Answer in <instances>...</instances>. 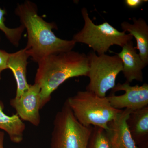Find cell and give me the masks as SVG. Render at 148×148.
Here are the masks:
<instances>
[{"label":"cell","instance_id":"5bb4252c","mask_svg":"<svg viewBox=\"0 0 148 148\" xmlns=\"http://www.w3.org/2000/svg\"><path fill=\"white\" fill-rule=\"evenodd\" d=\"M4 106L0 101V129L8 134L13 143L18 144L23 141L26 125L17 114L10 116L3 112Z\"/></svg>","mask_w":148,"mask_h":148},{"label":"cell","instance_id":"3957f363","mask_svg":"<svg viewBox=\"0 0 148 148\" xmlns=\"http://www.w3.org/2000/svg\"><path fill=\"white\" fill-rule=\"evenodd\" d=\"M66 102L80 123L86 127H98L106 130L108 123L123 110L113 108L106 96L99 97L86 90L78 91Z\"/></svg>","mask_w":148,"mask_h":148},{"label":"cell","instance_id":"7a4b0ae2","mask_svg":"<svg viewBox=\"0 0 148 148\" xmlns=\"http://www.w3.org/2000/svg\"><path fill=\"white\" fill-rule=\"evenodd\" d=\"M38 64L34 83L40 88L42 108L50 101L52 93L66 80L88 77L89 71L87 55L73 50L48 56Z\"/></svg>","mask_w":148,"mask_h":148},{"label":"cell","instance_id":"ffe728a7","mask_svg":"<svg viewBox=\"0 0 148 148\" xmlns=\"http://www.w3.org/2000/svg\"><path fill=\"white\" fill-rule=\"evenodd\" d=\"M0 40H1V36H0Z\"/></svg>","mask_w":148,"mask_h":148},{"label":"cell","instance_id":"d6986e66","mask_svg":"<svg viewBox=\"0 0 148 148\" xmlns=\"http://www.w3.org/2000/svg\"><path fill=\"white\" fill-rule=\"evenodd\" d=\"M4 138V132L3 131L0 130V148H4L3 146Z\"/></svg>","mask_w":148,"mask_h":148},{"label":"cell","instance_id":"ba28073f","mask_svg":"<svg viewBox=\"0 0 148 148\" xmlns=\"http://www.w3.org/2000/svg\"><path fill=\"white\" fill-rule=\"evenodd\" d=\"M10 105L23 121L38 126L40 123V110L42 108L40 88L38 85L30 84L29 89L20 97L11 99Z\"/></svg>","mask_w":148,"mask_h":148},{"label":"cell","instance_id":"5b68a950","mask_svg":"<svg viewBox=\"0 0 148 148\" xmlns=\"http://www.w3.org/2000/svg\"><path fill=\"white\" fill-rule=\"evenodd\" d=\"M92 127L78 121L66 102L56 114L50 148H87Z\"/></svg>","mask_w":148,"mask_h":148},{"label":"cell","instance_id":"30bf717a","mask_svg":"<svg viewBox=\"0 0 148 148\" xmlns=\"http://www.w3.org/2000/svg\"><path fill=\"white\" fill-rule=\"evenodd\" d=\"M120 53H117L122 62V72L126 82L130 83L133 81L142 82L143 70L146 66L137 53L132 40L122 47Z\"/></svg>","mask_w":148,"mask_h":148},{"label":"cell","instance_id":"ac0fdd59","mask_svg":"<svg viewBox=\"0 0 148 148\" xmlns=\"http://www.w3.org/2000/svg\"><path fill=\"white\" fill-rule=\"evenodd\" d=\"M125 3L130 8H136L142 5L144 3L147 2V0H125Z\"/></svg>","mask_w":148,"mask_h":148},{"label":"cell","instance_id":"7c38bea8","mask_svg":"<svg viewBox=\"0 0 148 148\" xmlns=\"http://www.w3.org/2000/svg\"><path fill=\"white\" fill-rule=\"evenodd\" d=\"M133 23L123 21L121 23L123 32H129L135 38L137 42L136 49L146 66L148 64V26L145 19L142 18H132Z\"/></svg>","mask_w":148,"mask_h":148},{"label":"cell","instance_id":"9c48e42d","mask_svg":"<svg viewBox=\"0 0 148 148\" xmlns=\"http://www.w3.org/2000/svg\"><path fill=\"white\" fill-rule=\"evenodd\" d=\"M132 111L122 110L116 118L108 123L107 133L114 148H139L130 131L127 120Z\"/></svg>","mask_w":148,"mask_h":148},{"label":"cell","instance_id":"9a60e30c","mask_svg":"<svg viewBox=\"0 0 148 148\" xmlns=\"http://www.w3.org/2000/svg\"><path fill=\"white\" fill-rule=\"evenodd\" d=\"M87 148H114L105 130L92 127Z\"/></svg>","mask_w":148,"mask_h":148},{"label":"cell","instance_id":"277c9868","mask_svg":"<svg viewBox=\"0 0 148 148\" xmlns=\"http://www.w3.org/2000/svg\"><path fill=\"white\" fill-rule=\"evenodd\" d=\"M81 13L84 25L81 31L74 35L72 40L76 43L86 45L98 55L106 54L112 46L122 47L132 40L133 38L131 35L120 32L108 22L94 24L85 8L82 9Z\"/></svg>","mask_w":148,"mask_h":148},{"label":"cell","instance_id":"e0dca14e","mask_svg":"<svg viewBox=\"0 0 148 148\" xmlns=\"http://www.w3.org/2000/svg\"><path fill=\"white\" fill-rule=\"evenodd\" d=\"M10 53L0 49V80L1 79V73L3 71L8 69Z\"/></svg>","mask_w":148,"mask_h":148},{"label":"cell","instance_id":"8992f818","mask_svg":"<svg viewBox=\"0 0 148 148\" xmlns=\"http://www.w3.org/2000/svg\"><path fill=\"white\" fill-rule=\"evenodd\" d=\"M89 82L86 88L99 97H106V93L116 85L117 76L122 71V62L117 54L98 55L92 51L87 55Z\"/></svg>","mask_w":148,"mask_h":148},{"label":"cell","instance_id":"2e32d148","mask_svg":"<svg viewBox=\"0 0 148 148\" xmlns=\"http://www.w3.org/2000/svg\"><path fill=\"white\" fill-rule=\"evenodd\" d=\"M5 10L0 8V30L5 34L7 38L13 45L18 46L25 28L22 25L15 28L7 27L5 23Z\"/></svg>","mask_w":148,"mask_h":148},{"label":"cell","instance_id":"52a82bcc","mask_svg":"<svg viewBox=\"0 0 148 148\" xmlns=\"http://www.w3.org/2000/svg\"><path fill=\"white\" fill-rule=\"evenodd\" d=\"M107 96L111 106L116 109H129L134 111L148 106V84L130 85L125 81L117 84Z\"/></svg>","mask_w":148,"mask_h":148},{"label":"cell","instance_id":"4fadbf2b","mask_svg":"<svg viewBox=\"0 0 148 148\" xmlns=\"http://www.w3.org/2000/svg\"><path fill=\"white\" fill-rule=\"evenodd\" d=\"M127 123L136 145L147 143L148 138V106L131 112Z\"/></svg>","mask_w":148,"mask_h":148},{"label":"cell","instance_id":"6da1fadb","mask_svg":"<svg viewBox=\"0 0 148 148\" xmlns=\"http://www.w3.org/2000/svg\"><path fill=\"white\" fill-rule=\"evenodd\" d=\"M15 13L27 30L28 40L24 49L35 62L38 63L52 54L71 51L75 46L73 40H63L56 36L52 30L57 29L56 24L40 16L34 3L27 1L18 5Z\"/></svg>","mask_w":148,"mask_h":148},{"label":"cell","instance_id":"8fae6325","mask_svg":"<svg viewBox=\"0 0 148 148\" xmlns=\"http://www.w3.org/2000/svg\"><path fill=\"white\" fill-rule=\"evenodd\" d=\"M29 55L25 49L14 53H10L8 69L13 73L16 84L15 98H18L29 89L30 84L27 82V67Z\"/></svg>","mask_w":148,"mask_h":148}]
</instances>
